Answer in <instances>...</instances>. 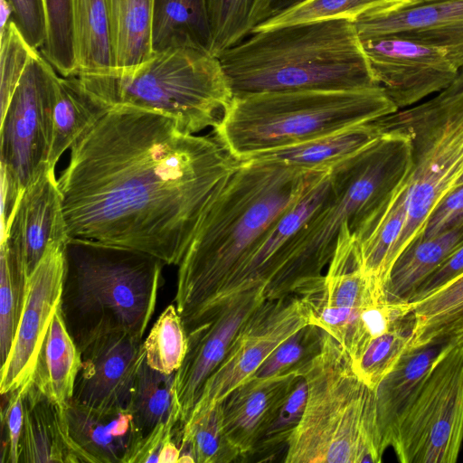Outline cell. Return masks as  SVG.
Segmentation results:
<instances>
[{
  "instance_id": "obj_34",
  "label": "cell",
  "mask_w": 463,
  "mask_h": 463,
  "mask_svg": "<svg viewBox=\"0 0 463 463\" xmlns=\"http://www.w3.org/2000/svg\"><path fill=\"white\" fill-rule=\"evenodd\" d=\"M412 312L396 317L389 326L372 337L358 356L351 361L358 377L376 391L408 350L413 337Z\"/></svg>"
},
{
  "instance_id": "obj_3",
  "label": "cell",
  "mask_w": 463,
  "mask_h": 463,
  "mask_svg": "<svg viewBox=\"0 0 463 463\" xmlns=\"http://www.w3.org/2000/svg\"><path fill=\"white\" fill-rule=\"evenodd\" d=\"M218 58L233 96L380 86L346 17L253 32Z\"/></svg>"
},
{
  "instance_id": "obj_50",
  "label": "cell",
  "mask_w": 463,
  "mask_h": 463,
  "mask_svg": "<svg viewBox=\"0 0 463 463\" xmlns=\"http://www.w3.org/2000/svg\"><path fill=\"white\" fill-rule=\"evenodd\" d=\"M463 93V69L459 71L454 81L444 90L440 91L437 96L439 98L447 99L455 97Z\"/></svg>"
},
{
  "instance_id": "obj_44",
  "label": "cell",
  "mask_w": 463,
  "mask_h": 463,
  "mask_svg": "<svg viewBox=\"0 0 463 463\" xmlns=\"http://www.w3.org/2000/svg\"><path fill=\"white\" fill-rule=\"evenodd\" d=\"M28 381L17 389L4 394L7 396V400L1 412L3 434H5L2 446V463H18L19 443L24 418V395Z\"/></svg>"
},
{
  "instance_id": "obj_24",
  "label": "cell",
  "mask_w": 463,
  "mask_h": 463,
  "mask_svg": "<svg viewBox=\"0 0 463 463\" xmlns=\"http://www.w3.org/2000/svg\"><path fill=\"white\" fill-rule=\"evenodd\" d=\"M449 340L408 348L375 391L377 421L383 449L390 447L392 430Z\"/></svg>"
},
{
  "instance_id": "obj_22",
  "label": "cell",
  "mask_w": 463,
  "mask_h": 463,
  "mask_svg": "<svg viewBox=\"0 0 463 463\" xmlns=\"http://www.w3.org/2000/svg\"><path fill=\"white\" fill-rule=\"evenodd\" d=\"M24 427L18 463H93L71 436L65 409L28 381L24 395Z\"/></svg>"
},
{
  "instance_id": "obj_38",
  "label": "cell",
  "mask_w": 463,
  "mask_h": 463,
  "mask_svg": "<svg viewBox=\"0 0 463 463\" xmlns=\"http://www.w3.org/2000/svg\"><path fill=\"white\" fill-rule=\"evenodd\" d=\"M147 364L164 373H175L187 350V334L175 305H169L143 342Z\"/></svg>"
},
{
  "instance_id": "obj_31",
  "label": "cell",
  "mask_w": 463,
  "mask_h": 463,
  "mask_svg": "<svg viewBox=\"0 0 463 463\" xmlns=\"http://www.w3.org/2000/svg\"><path fill=\"white\" fill-rule=\"evenodd\" d=\"M109 18L115 70L131 71L151 54L154 0H105Z\"/></svg>"
},
{
  "instance_id": "obj_6",
  "label": "cell",
  "mask_w": 463,
  "mask_h": 463,
  "mask_svg": "<svg viewBox=\"0 0 463 463\" xmlns=\"http://www.w3.org/2000/svg\"><path fill=\"white\" fill-rule=\"evenodd\" d=\"M299 373L307 382L306 404L284 461L381 462L375 391L358 377L342 346L325 332L321 351Z\"/></svg>"
},
{
  "instance_id": "obj_49",
  "label": "cell",
  "mask_w": 463,
  "mask_h": 463,
  "mask_svg": "<svg viewBox=\"0 0 463 463\" xmlns=\"http://www.w3.org/2000/svg\"><path fill=\"white\" fill-rule=\"evenodd\" d=\"M176 440L175 435L165 443L159 454L158 463H178L180 447Z\"/></svg>"
},
{
  "instance_id": "obj_2",
  "label": "cell",
  "mask_w": 463,
  "mask_h": 463,
  "mask_svg": "<svg viewBox=\"0 0 463 463\" xmlns=\"http://www.w3.org/2000/svg\"><path fill=\"white\" fill-rule=\"evenodd\" d=\"M313 172L250 159L217 186L178 265L175 305L185 330L208 312L224 284L298 199Z\"/></svg>"
},
{
  "instance_id": "obj_26",
  "label": "cell",
  "mask_w": 463,
  "mask_h": 463,
  "mask_svg": "<svg viewBox=\"0 0 463 463\" xmlns=\"http://www.w3.org/2000/svg\"><path fill=\"white\" fill-rule=\"evenodd\" d=\"M383 133L384 130L376 119L304 143L260 153L247 160H275L305 171L327 169L368 147Z\"/></svg>"
},
{
  "instance_id": "obj_7",
  "label": "cell",
  "mask_w": 463,
  "mask_h": 463,
  "mask_svg": "<svg viewBox=\"0 0 463 463\" xmlns=\"http://www.w3.org/2000/svg\"><path fill=\"white\" fill-rule=\"evenodd\" d=\"M398 108L381 86L233 96L213 136L239 161L373 121Z\"/></svg>"
},
{
  "instance_id": "obj_15",
  "label": "cell",
  "mask_w": 463,
  "mask_h": 463,
  "mask_svg": "<svg viewBox=\"0 0 463 463\" xmlns=\"http://www.w3.org/2000/svg\"><path fill=\"white\" fill-rule=\"evenodd\" d=\"M373 74L398 109L447 89L459 70L442 51L384 36L361 40Z\"/></svg>"
},
{
  "instance_id": "obj_53",
  "label": "cell",
  "mask_w": 463,
  "mask_h": 463,
  "mask_svg": "<svg viewBox=\"0 0 463 463\" xmlns=\"http://www.w3.org/2000/svg\"><path fill=\"white\" fill-rule=\"evenodd\" d=\"M460 184H463V175H461V177L459 178L458 182V185H460Z\"/></svg>"
},
{
  "instance_id": "obj_10",
  "label": "cell",
  "mask_w": 463,
  "mask_h": 463,
  "mask_svg": "<svg viewBox=\"0 0 463 463\" xmlns=\"http://www.w3.org/2000/svg\"><path fill=\"white\" fill-rule=\"evenodd\" d=\"M463 443V344L437 359L391 435L402 463H455Z\"/></svg>"
},
{
  "instance_id": "obj_29",
  "label": "cell",
  "mask_w": 463,
  "mask_h": 463,
  "mask_svg": "<svg viewBox=\"0 0 463 463\" xmlns=\"http://www.w3.org/2000/svg\"><path fill=\"white\" fill-rule=\"evenodd\" d=\"M151 44L153 52L177 47L210 52L212 31L205 0H154Z\"/></svg>"
},
{
  "instance_id": "obj_48",
  "label": "cell",
  "mask_w": 463,
  "mask_h": 463,
  "mask_svg": "<svg viewBox=\"0 0 463 463\" xmlns=\"http://www.w3.org/2000/svg\"><path fill=\"white\" fill-rule=\"evenodd\" d=\"M462 218L463 184H460L447 194L433 211L421 237L436 235L451 227Z\"/></svg>"
},
{
  "instance_id": "obj_20",
  "label": "cell",
  "mask_w": 463,
  "mask_h": 463,
  "mask_svg": "<svg viewBox=\"0 0 463 463\" xmlns=\"http://www.w3.org/2000/svg\"><path fill=\"white\" fill-rule=\"evenodd\" d=\"M18 249L27 276L35 269L51 246L68 239L61 195L54 167L45 165L24 190L5 235Z\"/></svg>"
},
{
  "instance_id": "obj_13",
  "label": "cell",
  "mask_w": 463,
  "mask_h": 463,
  "mask_svg": "<svg viewBox=\"0 0 463 463\" xmlns=\"http://www.w3.org/2000/svg\"><path fill=\"white\" fill-rule=\"evenodd\" d=\"M310 323L309 307L298 295L261 303L242 324L223 360L205 382L190 416L222 402L253 375L276 347Z\"/></svg>"
},
{
  "instance_id": "obj_37",
  "label": "cell",
  "mask_w": 463,
  "mask_h": 463,
  "mask_svg": "<svg viewBox=\"0 0 463 463\" xmlns=\"http://www.w3.org/2000/svg\"><path fill=\"white\" fill-rule=\"evenodd\" d=\"M27 274L18 249L8 239L0 247V359L6 361L24 307Z\"/></svg>"
},
{
  "instance_id": "obj_36",
  "label": "cell",
  "mask_w": 463,
  "mask_h": 463,
  "mask_svg": "<svg viewBox=\"0 0 463 463\" xmlns=\"http://www.w3.org/2000/svg\"><path fill=\"white\" fill-rule=\"evenodd\" d=\"M272 0H205L212 31L211 53L218 57L239 43L269 14Z\"/></svg>"
},
{
  "instance_id": "obj_12",
  "label": "cell",
  "mask_w": 463,
  "mask_h": 463,
  "mask_svg": "<svg viewBox=\"0 0 463 463\" xmlns=\"http://www.w3.org/2000/svg\"><path fill=\"white\" fill-rule=\"evenodd\" d=\"M56 72L39 52L1 115V172L21 191L49 165Z\"/></svg>"
},
{
  "instance_id": "obj_43",
  "label": "cell",
  "mask_w": 463,
  "mask_h": 463,
  "mask_svg": "<svg viewBox=\"0 0 463 463\" xmlns=\"http://www.w3.org/2000/svg\"><path fill=\"white\" fill-rule=\"evenodd\" d=\"M307 392V382L302 375H299L274 420L259 441L254 454H271L281 446H287L288 439L302 417Z\"/></svg>"
},
{
  "instance_id": "obj_19",
  "label": "cell",
  "mask_w": 463,
  "mask_h": 463,
  "mask_svg": "<svg viewBox=\"0 0 463 463\" xmlns=\"http://www.w3.org/2000/svg\"><path fill=\"white\" fill-rule=\"evenodd\" d=\"M72 401L99 410L127 408L145 358L143 341L125 331L98 335L80 350Z\"/></svg>"
},
{
  "instance_id": "obj_9",
  "label": "cell",
  "mask_w": 463,
  "mask_h": 463,
  "mask_svg": "<svg viewBox=\"0 0 463 463\" xmlns=\"http://www.w3.org/2000/svg\"><path fill=\"white\" fill-rule=\"evenodd\" d=\"M385 131L400 128L412 142V167L407 177V218L393 251V263L420 238L439 203L463 175V93L435 96L378 119Z\"/></svg>"
},
{
  "instance_id": "obj_40",
  "label": "cell",
  "mask_w": 463,
  "mask_h": 463,
  "mask_svg": "<svg viewBox=\"0 0 463 463\" xmlns=\"http://www.w3.org/2000/svg\"><path fill=\"white\" fill-rule=\"evenodd\" d=\"M324 335L325 331L316 325L302 326L276 347L253 375L269 376L293 370L299 373L321 351Z\"/></svg>"
},
{
  "instance_id": "obj_14",
  "label": "cell",
  "mask_w": 463,
  "mask_h": 463,
  "mask_svg": "<svg viewBox=\"0 0 463 463\" xmlns=\"http://www.w3.org/2000/svg\"><path fill=\"white\" fill-rule=\"evenodd\" d=\"M331 189L330 168L314 171L298 199L269 230L251 254L224 284L208 312L196 324L247 292L260 291L266 300L286 297L281 276L288 246L296 233L326 201Z\"/></svg>"
},
{
  "instance_id": "obj_16",
  "label": "cell",
  "mask_w": 463,
  "mask_h": 463,
  "mask_svg": "<svg viewBox=\"0 0 463 463\" xmlns=\"http://www.w3.org/2000/svg\"><path fill=\"white\" fill-rule=\"evenodd\" d=\"M361 40L392 36L435 47L463 69V0L384 2L354 19Z\"/></svg>"
},
{
  "instance_id": "obj_1",
  "label": "cell",
  "mask_w": 463,
  "mask_h": 463,
  "mask_svg": "<svg viewBox=\"0 0 463 463\" xmlns=\"http://www.w3.org/2000/svg\"><path fill=\"white\" fill-rule=\"evenodd\" d=\"M58 186L69 238L179 265L212 194L241 161L163 114L111 108L70 148Z\"/></svg>"
},
{
  "instance_id": "obj_5",
  "label": "cell",
  "mask_w": 463,
  "mask_h": 463,
  "mask_svg": "<svg viewBox=\"0 0 463 463\" xmlns=\"http://www.w3.org/2000/svg\"><path fill=\"white\" fill-rule=\"evenodd\" d=\"M411 167V137L399 128L384 131L373 144L330 167L328 198L288 246L281 277L286 296L325 275L343 227L357 232Z\"/></svg>"
},
{
  "instance_id": "obj_18",
  "label": "cell",
  "mask_w": 463,
  "mask_h": 463,
  "mask_svg": "<svg viewBox=\"0 0 463 463\" xmlns=\"http://www.w3.org/2000/svg\"><path fill=\"white\" fill-rule=\"evenodd\" d=\"M265 300L260 291L244 293L186 331V354L175 376L180 429L187 421L205 382L223 360L239 329Z\"/></svg>"
},
{
  "instance_id": "obj_27",
  "label": "cell",
  "mask_w": 463,
  "mask_h": 463,
  "mask_svg": "<svg viewBox=\"0 0 463 463\" xmlns=\"http://www.w3.org/2000/svg\"><path fill=\"white\" fill-rule=\"evenodd\" d=\"M80 365V351L59 307L41 346L31 382L52 402L66 409L72 401Z\"/></svg>"
},
{
  "instance_id": "obj_41",
  "label": "cell",
  "mask_w": 463,
  "mask_h": 463,
  "mask_svg": "<svg viewBox=\"0 0 463 463\" xmlns=\"http://www.w3.org/2000/svg\"><path fill=\"white\" fill-rule=\"evenodd\" d=\"M395 0H307L260 24L253 31L267 30L294 24L346 17L354 19L361 13L384 2Z\"/></svg>"
},
{
  "instance_id": "obj_35",
  "label": "cell",
  "mask_w": 463,
  "mask_h": 463,
  "mask_svg": "<svg viewBox=\"0 0 463 463\" xmlns=\"http://www.w3.org/2000/svg\"><path fill=\"white\" fill-rule=\"evenodd\" d=\"M175 373H164L150 367L146 357L138 369L128 409L142 438L179 410L175 396Z\"/></svg>"
},
{
  "instance_id": "obj_21",
  "label": "cell",
  "mask_w": 463,
  "mask_h": 463,
  "mask_svg": "<svg viewBox=\"0 0 463 463\" xmlns=\"http://www.w3.org/2000/svg\"><path fill=\"white\" fill-rule=\"evenodd\" d=\"M299 375L298 370L269 376L252 375L221 402L225 432L241 457L254 455Z\"/></svg>"
},
{
  "instance_id": "obj_8",
  "label": "cell",
  "mask_w": 463,
  "mask_h": 463,
  "mask_svg": "<svg viewBox=\"0 0 463 463\" xmlns=\"http://www.w3.org/2000/svg\"><path fill=\"white\" fill-rule=\"evenodd\" d=\"M73 77L108 109L130 107L163 114L191 134L216 128L233 98L219 58L189 47L153 52L131 71Z\"/></svg>"
},
{
  "instance_id": "obj_45",
  "label": "cell",
  "mask_w": 463,
  "mask_h": 463,
  "mask_svg": "<svg viewBox=\"0 0 463 463\" xmlns=\"http://www.w3.org/2000/svg\"><path fill=\"white\" fill-rule=\"evenodd\" d=\"M11 5L12 20L19 32L35 49L41 50L47 38V15L43 0H7Z\"/></svg>"
},
{
  "instance_id": "obj_25",
  "label": "cell",
  "mask_w": 463,
  "mask_h": 463,
  "mask_svg": "<svg viewBox=\"0 0 463 463\" xmlns=\"http://www.w3.org/2000/svg\"><path fill=\"white\" fill-rule=\"evenodd\" d=\"M463 242V218L431 237L411 243L398 257L383 288V299L390 305L409 303L423 280L437 269Z\"/></svg>"
},
{
  "instance_id": "obj_46",
  "label": "cell",
  "mask_w": 463,
  "mask_h": 463,
  "mask_svg": "<svg viewBox=\"0 0 463 463\" xmlns=\"http://www.w3.org/2000/svg\"><path fill=\"white\" fill-rule=\"evenodd\" d=\"M461 275H463V242L423 280L412 294L409 304L423 300Z\"/></svg>"
},
{
  "instance_id": "obj_17",
  "label": "cell",
  "mask_w": 463,
  "mask_h": 463,
  "mask_svg": "<svg viewBox=\"0 0 463 463\" xmlns=\"http://www.w3.org/2000/svg\"><path fill=\"white\" fill-rule=\"evenodd\" d=\"M64 243L51 246L27 278L16 334L8 357L0 367L2 395L22 386L32 377L41 346L61 305L65 270Z\"/></svg>"
},
{
  "instance_id": "obj_32",
  "label": "cell",
  "mask_w": 463,
  "mask_h": 463,
  "mask_svg": "<svg viewBox=\"0 0 463 463\" xmlns=\"http://www.w3.org/2000/svg\"><path fill=\"white\" fill-rule=\"evenodd\" d=\"M410 305L414 317L410 347L451 342L463 329V275L423 300Z\"/></svg>"
},
{
  "instance_id": "obj_52",
  "label": "cell",
  "mask_w": 463,
  "mask_h": 463,
  "mask_svg": "<svg viewBox=\"0 0 463 463\" xmlns=\"http://www.w3.org/2000/svg\"><path fill=\"white\" fill-rule=\"evenodd\" d=\"M12 14L13 11L7 0H0V34L8 27Z\"/></svg>"
},
{
  "instance_id": "obj_39",
  "label": "cell",
  "mask_w": 463,
  "mask_h": 463,
  "mask_svg": "<svg viewBox=\"0 0 463 463\" xmlns=\"http://www.w3.org/2000/svg\"><path fill=\"white\" fill-rule=\"evenodd\" d=\"M47 15V38L43 56L56 71L70 77L76 71L72 30V0H43Z\"/></svg>"
},
{
  "instance_id": "obj_51",
  "label": "cell",
  "mask_w": 463,
  "mask_h": 463,
  "mask_svg": "<svg viewBox=\"0 0 463 463\" xmlns=\"http://www.w3.org/2000/svg\"><path fill=\"white\" fill-rule=\"evenodd\" d=\"M305 1L307 0H272L268 18L298 5Z\"/></svg>"
},
{
  "instance_id": "obj_23",
  "label": "cell",
  "mask_w": 463,
  "mask_h": 463,
  "mask_svg": "<svg viewBox=\"0 0 463 463\" xmlns=\"http://www.w3.org/2000/svg\"><path fill=\"white\" fill-rule=\"evenodd\" d=\"M65 413L71 436L93 463H130L142 435L128 409L99 410L71 401Z\"/></svg>"
},
{
  "instance_id": "obj_33",
  "label": "cell",
  "mask_w": 463,
  "mask_h": 463,
  "mask_svg": "<svg viewBox=\"0 0 463 463\" xmlns=\"http://www.w3.org/2000/svg\"><path fill=\"white\" fill-rule=\"evenodd\" d=\"M178 437V463H230L242 458L225 432L221 402L190 416Z\"/></svg>"
},
{
  "instance_id": "obj_42",
  "label": "cell",
  "mask_w": 463,
  "mask_h": 463,
  "mask_svg": "<svg viewBox=\"0 0 463 463\" xmlns=\"http://www.w3.org/2000/svg\"><path fill=\"white\" fill-rule=\"evenodd\" d=\"M0 38L2 115L5 111L29 61L40 52L28 44L13 20L6 30L0 34Z\"/></svg>"
},
{
  "instance_id": "obj_4",
  "label": "cell",
  "mask_w": 463,
  "mask_h": 463,
  "mask_svg": "<svg viewBox=\"0 0 463 463\" xmlns=\"http://www.w3.org/2000/svg\"><path fill=\"white\" fill-rule=\"evenodd\" d=\"M63 254L60 307L79 349L112 331L142 339L156 309L165 263L140 250L80 238L68 237Z\"/></svg>"
},
{
  "instance_id": "obj_28",
  "label": "cell",
  "mask_w": 463,
  "mask_h": 463,
  "mask_svg": "<svg viewBox=\"0 0 463 463\" xmlns=\"http://www.w3.org/2000/svg\"><path fill=\"white\" fill-rule=\"evenodd\" d=\"M109 109L85 91L75 77H63L56 72L49 165L55 168L61 155Z\"/></svg>"
},
{
  "instance_id": "obj_11",
  "label": "cell",
  "mask_w": 463,
  "mask_h": 463,
  "mask_svg": "<svg viewBox=\"0 0 463 463\" xmlns=\"http://www.w3.org/2000/svg\"><path fill=\"white\" fill-rule=\"evenodd\" d=\"M307 305L311 323L332 336L355 359L370 338L383 289L360 268L355 241L338 239L326 273L298 293Z\"/></svg>"
},
{
  "instance_id": "obj_30",
  "label": "cell",
  "mask_w": 463,
  "mask_h": 463,
  "mask_svg": "<svg viewBox=\"0 0 463 463\" xmlns=\"http://www.w3.org/2000/svg\"><path fill=\"white\" fill-rule=\"evenodd\" d=\"M72 30L79 74L113 71L115 61L105 0H72Z\"/></svg>"
},
{
  "instance_id": "obj_47",
  "label": "cell",
  "mask_w": 463,
  "mask_h": 463,
  "mask_svg": "<svg viewBox=\"0 0 463 463\" xmlns=\"http://www.w3.org/2000/svg\"><path fill=\"white\" fill-rule=\"evenodd\" d=\"M180 421V411L175 410L169 419L157 425L143 437L130 463L158 462L160 451L165 443L176 433Z\"/></svg>"
}]
</instances>
